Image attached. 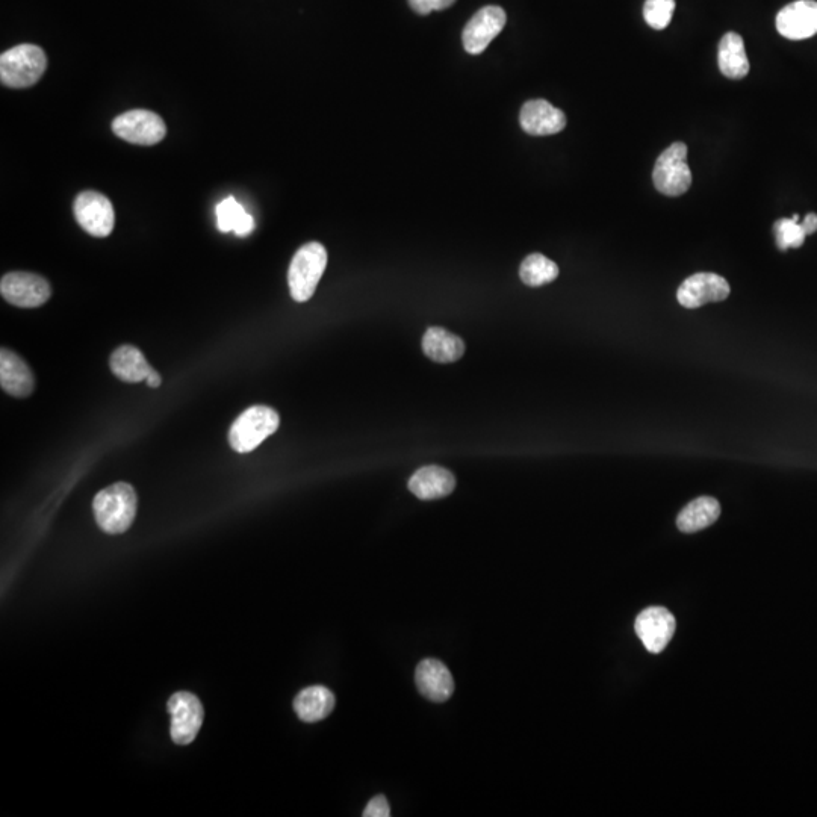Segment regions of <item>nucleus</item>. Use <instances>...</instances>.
<instances>
[{"label":"nucleus","mask_w":817,"mask_h":817,"mask_svg":"<svg viewBox=\"0 0 817 817\" xmlns=\"http://www.w3.org/2000/svg\"><path fill=\"white\" fill-rule=\"evenodd\" d=\"M137 492L128 483H115L94 498L93 510L100 529L109 535L129 530L137 515Z\"/></svg>","instance_id":"f257e3e1"},{"label":"nucleus","mask_w":817,"mask_h":817,"mask_svg":"<svg viewBox=\"0 0 817 817\" xmlns=\"http://www.w3.org/2000/svg\"><path fill=\"white\" fill-rule=\"evenodd\" d=\"M46 53L35 44H19L0 56V81L10 88H29L46 72Z\"/></svg>","instance_id":"f03ea898"},{"label":"nucleus","mask_w":817,"mask_h":817,"mask_svg":"<svg viewBox=\"0 0 817 817\" xmlns=\"http://www.w3.org/2000/svg\"><path fill=\"white\" fill-rule=\"evenodd\" d=\"M326 265L327 252L323 244L309 243L297 250L288 271L289 291L296 302L311 300Z\"/></svg>","instance_id":"7ed1b4c3"},{"label":"nucleus","mask_w":817,"mask_h":817,"mask_svg":"<svg viewBox=\"0 0 817 817\" xmlns=\"http://www.w3.org/2000/svg\"><path fill=\"white\" fill-rule=\"evenodd\" d=\"M279 426V414L271 407H250L230 427V447L238 453H250L258 448L268 436L276 433Z\"/></svg>","instance_id":"20e7f679"},{"label":"nucleus","mask_w":817,"mask_h":817,"mask_svg":"<svg viewBox=\"0 0 817 817\" xmlns=\"http://www.w3.org/2000/svg\"><path fill=\"white\" fill-rule=\"evenodd\" d=\"M653 181L660 193L669 197L683 196L692 185V171L687 164V146L674 143L663 150L653 171Z\"/></svg>","instance_id":"39448f33"},{"label":"nucleus","mask_w":817,"mask_h":817,"mask_svg":"<svg viewBox=\"0 0 817 817\" xmlns=\"http://www.w3.org/2000/svg\"><path fill=\"white\" fill-rule=\"evenodd\" d=\"M112 132L128 143L153 146L164 140L167 126L158 114L146 109H134L119 115L112 122Z\"/></svg>","instance_id":"423d86ee"},{"label":"nucleus","mask_w":817,"mask_h":817,"mask_svg":"<svg viewBox=\"0 0 817 817\" xmlns=\"http://www.w3.org/2000/svg\"><path fill=\"white\" fill-rule=\"evenodd\" d=\"M171 715V739L178 745L194 742L203 724V706L190 692H178L168 701Z\"/></svg>","instance_id":"0eeeda50"},{"label":"nucleus","mask_w":817,"mask_h":817,"mask_svg":"<svg viewBox=\"0 0 817 817\" xmlns=\"http://www.w3.org/2000/svg\"><path fill=\"white\" fill-rule=\"evenodd\" d=\"M0 293L11 305L38 308L52 296V288L44 277L34 273H8L0 282Z\"/></svg>","instance_id":"6e6552de"},{"label":"nucleus","mask_w":817,"mask_h":817,"mask_svg":"<svg viewBox=\"0 0 817 817\" xmlns=\"http://www.w3.org/2000/svg\"><path fill=\"white\" fill-rule=\"evenodd\" d=\"M75 217L91 237L106 238L114 230L115 212L111 200L97 191H84L76 197Z\"/></svg>","instance_id":"1a4fd4ad"},{"label":"nucleus","mask_w":817,"mask_h":817,"mask_svg":"<svg viewBox=\"0 0 817 817\" xmlns=\"http://www.w3.org/2000/svg\"><path fill=\"white\" fill-rule=\"evenodd\" d=\"M507 16L503 8L489 5L474 14L463 29V49L470 55H480L488 49L492 40L503 31Z\"/></svg>","instance_id":"9d476101"},{"label":"nucleus","mask_w":817,"mask_h":817,"mask_svg":"<svg viewBox=\"0 0 817 817\" xmlns=\"http://www.w3.org/2000/svg\"><path fill=\"white\" fill-rule=\"evenodd\" d=\"M730 291L727 280L719 274L696 273L681 283L677 299L684 308L696 309L707 303L724 302Z\"/></svg>","instance_id":"9b49d317"},{"label":"nucleus","mask_w":817,"mask_h":817,"mask_svg":"<svg viewBox=\"0 0 817 817\" xmlns=\"http://www.w3.org/2000/svg\"><path fill=\"white\" fill-rule=\"evenodd\" d=\"M675 618L663 607H650L636 619V634L651 654H659L668 647L675 633Z\"/></svg>","instance_id":"f8f14e48"},{"label":"nucleus","mask_w":817,"mask_h":817,"mask_svg":"<svg viewBox=\"0 0 817 817\" xmlns=\"http://www.w3.org/2000/svg\"><path fill=\"white\" fill-rule=\"evenodd\" d=\"M522 131L533 137H547L559 134L565 129L566 115L562 109L551 105L547 100H529L522 106L519 114Z\"/></svg>","instance_id":"ddd939ff"},{"label":"nucleus","mask_w":817,"mask_h":817,"mask_svg":"<svg viewBox=\"0 0 817 817\" xmlns=\"http://www.w3.org/2000/svg\"><path fill=\"white\" fill-rule=\"evenodd\" d=\"M777 29L789 40H807L817 34V2L796 0L777 16Z\"/></svg>","instance_id":"4468645a"},{"label":"nucleus","mask_w":817,"mask_h":817,"mask_svg":"<svg viewBox=\"0 0 817 817\" xmlns=\"http://www.w3.org/2000/svg\"><path fill=\"white\" fill-rule=\"evenodd\" d=\"M418 689L430 701L444 703L453 695L454 680L444 663L436 659H426L418 665L415 674Z\"/></svg>","instance_id":"2eb2a0df"},{"label":"nucleus","mask_w":817,"mask_h":817,"mask_svg":"<svg viewBox=\"0 0 817 817\" xmlns=\"http://www.w3.org/2000/svg\"><path fill=\"white\" fill-rule=\"evenodd\" d=\"M0 385L13 397L25 398L34 391L31 368L8 348H2L0 352Z\"/></svg>","instance_id":"dca6fc26"},{"label":"nucleus","mask_w":817,"mask_h":817,"mask_svg":"<svg viewBox=\"0 0 817 817\" xmlns=\"http://www.w3.org/2000/svg\"><path fill=\"white\" fill-rule=\"evenodd\" d=\"M456 488V479L441 466H424L409 480V489L420 500H438L447 497Z\"/></svg>","instance_id":"f3484780"},{"label":"nucleus","mask_w":817,"mask_h":817,"mask_svg":"<svg viewBox=\"0 0 817 817\" xmlns=\"http://www.w3.org/2000/svg\"><path fill=\"white\" fill-rule=\"evenodd\" d=\"M423 350L432 361L451 364L462 358L465 353V342L442 327H430L423 338Z\"/></svg>","instance_id":"a211bd4d"},{"label":"nucleus","mask_w":817,"mask_h":817,"mask_svg":"<svg viewBox=\"0 0 817 817\" xmlns=\"http://www.w3.org/2000/svg\"><path fill=\"white\" fill-rule=\"evenodd\" d=\"M335 709V695L327 687L312 686L302 690L294 701V710L303 722L326 719Z\"/></svg>","instance_id":"6ab92c4d"},{"label":"nucleus","mask_w":817,"mask_h":817,"mask_svg":"<svg viewBox=\"0 0 817 817\" xmlns=\"http://www.w3.org/2000/svg\"><path fill=\"white\" fill-rule=\"evenodd\" d=\"M719 69L728 79H743L749 73V60L743 38L736 32H728L719 43Z\"/></svg>","instance_id":"aec40b11"},{"label":"nucleus","mask_w":817,"mask_h":817,"mask_svg":"<svg viewBox=\"0 0 817 817\" xmlns=\"http://www.w3.org/2000/svg\"><path fill=\"white\" fill-rule=\"evenodd\" d=\"M721 515V504L716 498L699 497L687 504L677 518L678 529L683 533H696L715 524Z\"/></svg>","instance_id":"412c9836"},{"label":"nucleus","mask_w":817,"mask_h":817,"mask_svg":"<svg viewBox=\"0 0 817 817\" xmlns=\"http://www.w3.org/2000/svg\"><path fill=\"white\" fill-rule=\"evenodd\" d=\"M109 364H111L112 373L126 383L143 382L153 371L143 353L132 345H122L117 348L112 353Z\"/></svg>","instance_id":"4be33fe9"},{"label":"nucleus","mask_w":817,"mask_h":817,"mask_svg":"<svg viewBox=\"0 0 817 817\" xmlns=\"http://www.w3.org/2000/svg\"><path fill=\"white\" fill-rule=\"evenodd\" d=\"M215 212H217V226L221 232H235L238 237H247L255 229V220L252 215L247 214L243 205H240L233 197L221 200Z\"/></svg>","instance_id":"5701e85b"},{"label":"nucleus","mask_w":817,"mask_h":817,"mask_svg":"<svg viewBox=\"0 0 817 817\" xmlns=\"http://www.w3.org/2000/svg\"><path fill=\"white\" fill-rule=\"evenodd\" d=\"M559 276V267L556 262L548 259L541 253H533L522 261L519 268V277L527 286H544L553 282Z\"/></svg>","instance_id":"b1692460"},{"label":"nucleus","mask_w":817,"mask_h":817,"mask_svg":"<svg viewBox=\"0 0 817 817\" xmlns=\"http://www.w3.org/2000/svg\"><path fill=\"white\" fill-rule=\"evenodd\" d=\"M774 232L775 241H777L778 249L781 252H786L789 249H799L804 244L805 238H807L804 229H802V224L799 223V215L775 221Z\"/></svg>","instance_id":"393cba45"},{"label":"nucleus","mask_w":817,"mask_h":817,"mask_svg":"<svg viewBox=\"0 0 817 817\" xmlns=\"http://www.w3.org/2000/svg\"><path fill=\"white\" fill-rule=\"evenodd\" d=\"M675 11V0H647L644 5V19L657 31L666 29Z\"/></svg>","instance_id":"a878e982"},{"label":"nucleus","mask_w":817,"mask_h":817,"mask_svg":"<svg viewBox=\"0 0 817 817\" xmlns=\"http://www.w3.org/2000/svg\"><path fill=\"white\" fill-rule=\"evenodd\" d=\"M456 0H409L412 10L420 16H427L433 11H442L450 8Z\"/></svg>","instance_id":"bb28decb"},{"label":"nucleus","mask_w":817,"mask_h":817,"mask_svg":"<svg viewBox=\"0 0 817 817\" xmlns=\"http://www.w3.org/2000/svg\"><path fill=\"white\" fill-rule=\"evenodd\" d=\"M364 817H388L391 816V808L385 796H376L368 802L364 810Z\"/></svg>","instance_id":"cd10ccee"},{"label":"nucleus","mask_w":817,"mask_h":817,"mask_svg":"<svg viewBox=\"0 0 817 817\" xmlns=\"http://www.w3.org/2000/svg\"><path fill=\"white\" fill-rule=\"evenodd\" d=\"M801 224L807 237L808 235H813V233L817 232V214L810 212V214L805 215L804 221H802Z\"/></svg>","instance_id":"c85d7f7f"},{"label":"nucleus","mask_w":817,"mask_h":817,"mask_svg":"<svg viewBox=\"0 0 817 817\" xmlns=\"http://www.w3.org/2000/svg\"><path fill=\"white\" fill-rule=\"evenodd\" d=\"M146 382L150 388H158V386L161 385L162 379L161 376L156 373V371H152V373L149 374V377H147Z\"/></svg>","instance_id":"c756f323"}]
</instances>
